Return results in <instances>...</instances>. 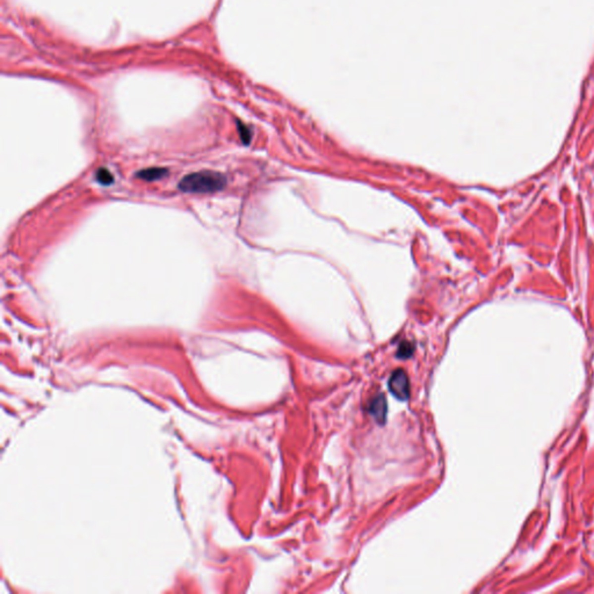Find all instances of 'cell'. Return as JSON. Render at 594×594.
I'll return each instance as SVG.
<instances>
[{"label": "cell", "instance_id": "1", "mask_svg": "<svg viewBox=\"0 0 594 594\" xmlns=\"http://www.w3.org/2000/svg\"><path fill=\"white\" fill-rule=\"evenodd\" d=\"M227 185V178L223 174L211 171L192 173L183 177L179 182L180 190L186 193H215L222 190Z\"/></svg>", "mask_w": 594, "mask_h": 594}, {"label": "cell", "instance_id": "2", "mask_svg": "<svg viewBox=\"0 0 594 594\" xmlns=\"http://www.w3.org/2000/svg\"><path fill=\"white\" fill-rule=\"evenodd\" d=\"M389 389L391 394L399 401H406L410 396V383L408 375L404 370L398 369L392 373L389 380Z\"/></svg>", "mask_w": 594, "mask_h": 594}, {"label": "cell", "instance_id": "3", "mask_svg": "<svg viewBox=\"0 0 594 594\" xmlns=\"http://www.w3.org/2000/svg\"><path fill=\"white\" fill-rule=\"evenodd\" d=\"M369 412L380 425H383L387 420V401L383 394L376 396L369 405Z\"/></svg>", "mask_w": 594, "mask_h": 594}, {"label": "cell", "instance_id": "4", "mask_svg": "<svg viewBox=\"0 0 594 594\" xmlns=\"http://www.w3.org/2000/svg\"><path fill=\"white\" fill-rule=\"evenodd\" d=\"M169 171L166 169H160V167H151V169L142 170L136 174V177L141 178L146 181H155V180L163 179L164 177L167 176Z\"/></svg>", "mask_w": 594, "mask_h": 594}, {"label": "cell", "instance_id": "5", "mask_svg": "<svg viewBox=\"0 0 594 594\" xmlns=\"http://www.w3.org/2000/svg\"><path fill=\"white\" fill-rule=\"evenodd\" d=\"M95 178H97L98 182L104 186L111 185V183L114 181V178H113L111 172H109L107 169H99L97 171V174H95Z\"/></svg>", "mask_w": 594, "mask_h": 594}, {"label": "cell", "instance_id": "6", "mask_svg": "<svg viewBox=\"0 0 594 594\" xmlns=\"http://www.w3.org/2000/svg\"><path fill=\"white\" fill-rule=\"evenodd\" d=\"M413 352V347L410 343H403L398 348V356L399 357H409L411 356Z\"/></svg>", "mask_w": 594, "mask_h": 594}, {"label": "cell", "instance_id": "7", "mask_svg": "<svg viewBox=\"0 0 594 594\" xmlns=\"http://www.w3.org/2000/svg\"><path fill=\"white\" fill-rule=\"evenodd\" d=\"M239 129H240V137L243 138V141H244L245 144H247V143L250 142V138H251L250 132H248L247 129L245 128L243 124L239 125Z\"/></svg>", "mask_w": 594, "mask_h": 594}]
</instances>
